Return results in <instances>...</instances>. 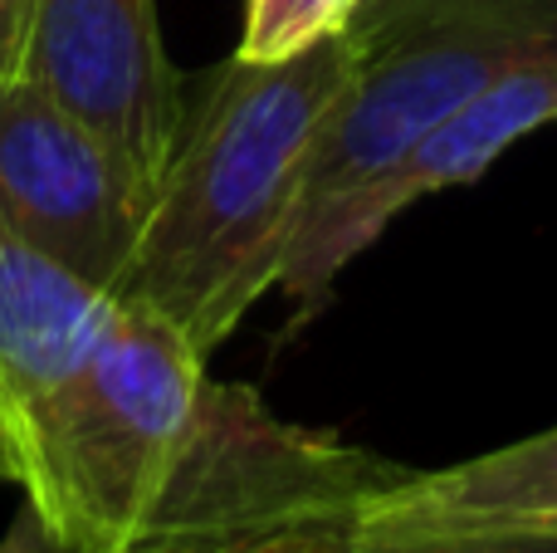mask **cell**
Returning <instances> with one entry per match:
<instances>
[{"mask_svg": "<svg viewBox=\"0 0 557 553\" xmlns=\"http://www.w3.org/2000/svg\"><path fill=\"white\" fill-rule=\"evenodd\" d=\"M0 211L54 265L123 299L147 206L113 147L29 74L0 88Z\"/></svg>", "mask_w": 557, "mask_h": 553, "instance_id": "cell-4", "label": "cell"}, {"mask_svg": "<svg viewBox=\"0 0 557 553\" xmlns=\"http://www.w3.org/2000/svg\"><path fill=\"white\" fill-rule=\"evenodd\" d=\"M288 553H557V534H376L352 525Z\"/></svg>", "mask_w": 557, "mask_h": 553, "instance_id": "cell-10", "label": "cell"}, {"mask_svg": "<svg viewBox=\"0 0 557 553\" xmlns=\"http://www.w3.org/2000/svg\"><path fill=\"white\" fill-rule=\"evenodd\" d=\"M25 74L113 147L152 211L191 98L162 45L157 0H35Z\"/></svg>", "mask_w": 557, "mask_h": 553, "instance_id": "cell-5", "label": "cell"}, {"mask_svg": "<svg viewBox=\"0 0 557 553\" xmlns=\"http://www.w3.org/2000/svg\"><path fill=\"white\" fill-rule=\"evenodd\" d=\"M357 25L367 35L362 74L313 147L288 260L323 241L357 196L392 176L499 74L553 54L557 0H435L382 25L357 15Z\"/></svg>", "mask_w": 557, "mask_h": 553, "instance_id": "cell-3", "label": "cell"}, {"mask_svg": "<svg viewBox=\"0 0 557 553\" xmlns=\"http://www.w3.org/2000/svg\"><path fill=\"white\" fill-rule=\"evenodd\" d=\"M543 123H557V49L529 59V64H513L509 74H499L484 94H474L460 113L445 118L392 176H382L372 192L357 196V201L337 216L323 241L288 260L278 290L304 314L318 309L337 274H343L406 206L431 192H445V186L480 182L513 143L539 133Z\"/></svg>", "mask_w": 557, "mask_h": 553, "instance_id": "cell-6", "label": "cell"}, {"mask_svg": "<svg viewBox=\"0 0 557 553\" xmlns=\"http://www.w3.org/2000/svg\"><path fill=\"white\" fill-rule=\"evenodd\" d=\"M29 20H35V0H0V88L25 74Z\"/></svg>", "mask_w": 557, "mask_h": 553, "instance_id": "cell-11", "label": "cell"}, {"mask_svg": "<svg viewBox=\"0 0 557 553\" xmlns=\"http://www.w3.org/2000/svg\"><path fill=\"white\" fill-rule=\"evenodd\" d=\"M367 0H245V25L235 59L245 64H284V59L333 39L362 15Z\"/></svg>", "mask_w": 557, "mask_h": 553, "instance_id": "cell-9", "label": "cell"}, {"mask_svg": "<svg viewBox=\"0 0 557 553\" xmlns=\"http://www.w3.org/2000/svg\"><path fill=\"white\" fill-rule=\"evenodd\" d=\"M376 534H557V427L445 470H401L362 509Z\"/></svg>", "mask_w": 557, "mask_h": 553, "instance_id": "cell-7", "label": "cell"}, {"mask_svg": "<svg viewBox=\"0 0 557 553\" xmlns=\"http://www.w3.org/2000/svg\"><path fill=\"white\" fill-rule=\"evenodd\" d=\"M0 553H74V549L59 544V539L49 534V525L39 519V509L25 500V505H20V515L10 519L5 539H0Z\"/></svg>", "mask_w": 557, "mask_h": 553, "instance_id": "cell-12", "label": "cell"}, {"mask_svg": "<svg viewBox=\"0 0 557 553\" xmlns=\"http://www.w3.org/2000/svg\"><path fill=\"white\" fill-rule=\"evenodd\" d=\"M0 480L15 486V466H10V446H5V431H0Z\"/></svg>", "mask_w": 557, "mask_h": 553, "instance_id": "cell-13", "label": "cell"}, {"mask_svg": "<svg viewBox=\"0 0 557 553\" xmlns=\"http://www.w3.org/2000/svg\"><path fill=\"white\" fill-rule=\"evenodd\" d=\"M367 59L362 25L284 64L225 59L186 98V127L152 196L123 299L162 314L211 358L284 280L308 162Z\"/></svg>", "mask_w": 557, "mask_h": 553, "instance_id": "cell-1", "label": "cell"}, {"mask_svg": "<svg viewBox=\"0 0 557 553\" xmlns=\"http://www.w3.org/2000/svg\"><path fill=\"white\" fill-rule=\"evenodd\" d=\"M206 358L127 304L59 388L10 417L15 486L74 553H127L206 388Z\"/></svg>", "mask_w": 557, "mask_h": 553, "instance_id": "cell-2", "label": "cell"}, {"mask_svg": "<svg viewBox=\"0 0 557 553\" xmlns=\"http://www.w3.org/2000/svg\"><path fill=\"white\" fill-rule=\"evenodd\" d=\"M123 299L84 284L0 211V427L69 378L113 329Z\"/></svg>", "mask_w": 557, "mask_h": 553, "instance_id": "cell-8", "label": "cell"}]
</instances>
